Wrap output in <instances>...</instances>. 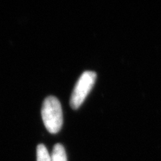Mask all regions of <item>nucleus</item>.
Segmentation results:
<instances>
[{
	"label": "nucleus",
	"instance_id": "nucleus-2",
	"mask_svg": "<svg viewBox=\"0 0 161 161\" xmlns=\"http://www.w3.org/2000/svg\"><path fill=\"white\" fill-rule=\"evenodd\" d=\"M96 80V73L92 71H86L80 75L70 98V106L72 109H78L81 105L93 87Z\"/></svg>",
	"mask_w": 161,
	"mask_h": 161
},
{
	"label": "nucleus",
	"instance_id": "nucleus-3",
	"mask_svg": "<svg viewBox=\"0 0 161 161\" xmlns=\"http://www.w3.org/2000/svg\"><path fill=\"white\" fill-rule=\"evenodd\" d=\"M51 159L52 161H67L65 149L61 144L58 143L54 146Z\"/></svg>",
	"mask_w": 161,
	"mask_h": 161
},
{
	"label": "nucleus",
	"instance_id": "nucleus-4",
	"mask_svg": "<svg viewBox=\"0 0 161 161\" xmlns=\"http://www.w3.org/2000/svg\"><path fill=\"white\" fill-rule=\"evenodd\" d=\"M37 161H52L51 156L49 155L46 146L40 144L37 148Z\"/></svg>",
	"mask_w": 161,
	"mask_h": 161
},
{
	"label": "nucleus",
	"instance_id": "nucleus-1",
	"mask_svg": "<svg viewBox=\"0 0 161 161\" xmlns=\"http://www.w3.org/2000/svg\"><path fill=\"white\" fill-rule=\"evenodd\" d=\"M42 118L46 129L56 134L63 125V111L59 100L55 96H48L44 100L41 110Z\"/></svg>",
	"mask_w": 161,
	"mask_h": 161
}]
</instances>
